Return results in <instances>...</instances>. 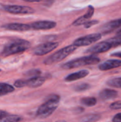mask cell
<instances>
[{
	"instance_id": "1",
	"label": "cell",
	"mask_w": 121,
	"mask_h": 122,
	"mask_svg": "<svg viewBox=\"0 0 121 122\" xmlns=\"http://www.w3.org/2000/svg\"><path fill=\"white\" fill-rule=\"evenodd\" d=\"M31 46V43L25 39H16L11 41L3 48L1 55L2 56H9L19 53H22Z\"/></svg>"
},
{
	"instance_id": "2",
	"label": "cell",
	"mask_w": 121,
	"mask_h": 122,
	"mask_svg": "<svg viewBox=\"0 0 121 122\" xmlns=\"http://www.w3.org/2000/svg\"><path fill=\"white\" fill-rule=\"evenodd\" d=\"M60 102V97L52 94L48 97L45 103L41 104L37 109L36 115L41 119H45L51 116L57 109Z\"/></svg>"
},
{
	"instance_id": "3",
	"label": "cell",
	"mask_w": 121,
	"mask_h": 122,
	"mask_svg": "<svg viewBox=\"0 0 121 122\" xmlns=\"http://www.w3.org/2000/svg\"><path fill=\"white\" fill-rule=\"evenodd\" d=\"M100 59L95 56H87L80 58H77L69 61L61 65V67L65 69H71L74 68H78L81 66L93 65L100 62Z\"/></svg>"
},
{
	"instance_id": "4",
	"label": "cell",
	"mask_w": 121,
	"mask_h": 122,
	"mask_svg": "<svg viewBox=\"0 0 121 122\" xmlns=\"http://www.w3.org/2000/svg\"><path fill=\"white\" fill-rule=\"evenodd\" d=\"M76 49V47L73 45H69L64 48L59 49L58 51L53 53L52 55L48 56L44 61V64L46 65H51L54 63L60 62L64 59H66L68 56H69L73 51Z\"/></svg>"
},
{
	"instance_id": "5",
	"label": "cell",
	"mask_w": 121,
	"mask_h": 122,
	"mask_svg": "<svg viewBox=\"0 0 121 122\" xmlns=\"http://www.w3.org/2000/svg\"><path fill=\"white\" fill-rule=\"evenodd\" d=\"M2 9L12 14H32L35 12L33 8L22 5H6Z\"/></svg>"
},
{
	"instance_id": "6",
	"label": "cell",
	"mask_w": 121,
	"mask_h": 122,
	"mask_svg": "<svg viewBox=\"0 0 121 122\" xmlns=\"http://www.w3.org/2000/svg\"><path fill=\"white\" fill-rule=\"evenodd\" d=\"M102 37V35L101 34H91L87 36H84L82 37H80L77 39H76L73 41V46L76 47H79V46H86L91 45L98 40H100Z\"/></svg>"
},
{
	"instance_id": "7",
	"label": "cell",
	"mask_w": 121,
	"mask_h": 122,
	"mask_svg": "<svg viewBox=\"0 0 121 122\" xmlns=\"http://www.w3.org/2000/svg\"><path fill=\"white\" fill-rule=\"evenodd\" d=\"M58 46V42H46L37 46L34 49V54L36 56H44L56 49Z\"/></svg>"
},
{
	"instance_id": "8",
	"label": "cell",
	"mask_w": 121,
	"mask_h": 122,
	"mask_svg": "<svg viewBox=\"0 0 121 122\" xmlns=\"http://www.w3.org/2000/svg\"><path fill=\"white\" fill-rule=\"evenodd\" d=\"M112 46L111 44L107 41H101L90 48H88L86 50L87 53H91V54H99V53H103L108 51L109 49H111Z\"/></svg>"
},
{
	"instance_id": "9",
	"label": "cell",
	"mask_w": 121,
	"mask_h": 122,
	"mask_svg": "<svg viewBox=\"0 0 121 122\" xmlns=\"http://www.w3.org/2000/svg\"><path fill=\"white\" fill-rule=\"evenodd\" d=\"M31 28L35 30H48L56 26V23L53 21L41 20L35 21L30 24Z\"/></svg>"
},
{
	"instance_id": "10",
	"label": "cell",
	"mask_w": 121,
	"mask_h": 122,
	"mask_svg": "<svg viewBox=\"0 0 121 122\" xmlns=\"http://www.w3.org/2000/svg\"><path fill=\"white\" fill-rule=\"evenodd\" d=\"M1 28L13 31H29L31 28L29 24H21V23H9L1 25Z\"/></svg>"
},
{
	"instance_id": "11",
	"label": "cell",
	"mask_w": 121,
	"mask_h": 122,
	"mask_svg": "<svg viewBox=\"0 0 121 122\" xmlns=\"http://www.w3.org/2000/svg\"><path fill=\"white\" fill-rule=\"evenodd\" d=\"M94 14V7L91 5L88 6V11L86 12V14H85L84 15L80 16L79 18H78L76 20H75L73 22V26H81V25H84L89 19H91L92 17V16Z\"/></svg>"
},
{
	"instance_id": "12",
	"label": "cell",
	"mask_w": 121,
	"mask_h": 122,
	"mask_svg": "<svg viewBox=\"0 0 121 122\" xmlns=\"http://www.w3.org/2000/svg\"><path fill=\"white\" fill-rule=\"evenodd\" d=\"M121 66V60L119 59H108L98 66L101 71H108Z\"/></svg>"
},
{
	"instance_id": "13",
	"label": "cell",
	"mask_w": 121,
	"mask_h": 122,
	"mask_svg": "<svg viewBox=\"0 0 121 122\" xmlns=\"http://www.w3.org/2000/svg\"><path fill=\"white\" fill-rule=\"evenodd\" d=\"M89 74V71L87 69H83L74 73H72L69 75H68L67 76L65 77L64 80L67 82H71V81H74L81 79H83L86 76H87Z\"/></svg>"
},
{
	"instance_id": "14",
	"label": "cell",
	"mask_w": 121,
	"mask_h": 122,
	"mask_svg": "<svg viewBox=\"0 0 121 122\" xmlns=\"http://www.w3.org/2000/svg\"><path fill=\"white\" fill-rule=\"evenodd\" d=\"M46 81V79L43 76H36L30 78L27 80H26V86H29L30 88H38L42 86L44 82Z\"/></svg>"
},
{
	"instance_id": "15",
	"label": "cell",
	"mask_w": 121,
	"mask_h": 122,
	"mask_svg": "<svg viewBox=\"0 0 121 122\" xmlns=\"http://www.w3.org/2000/svg\"><path fill=\"white\" fill-rule=\"evenodd\" d=\"M118 93L117 91L113 89H105L102 90L100 94L99 97L102 100L107 101V100H111L117 97Z\"/></svg>"
},
{
	"instance_id": "16",
	"label": "cell",
	"mask_w": 121,
	"mask_h": 122,
	"mask_svg": "<svg viewBox=\"0 0 121 122\" xmlns=\"http://www.w3.org/2000/svg\"><path fill=\"white\" fill-rule=\"evenodd\" d=\"M121 26V19H116L113 21H111L110 22H108L106 25H104L103 28V31L108 32V31H111L112 30L118 28Z\"/></svg>"
},
{
	"instance_id": "17",
	"label": "cell",
	"mask_w": 121,
	"mask_h": 122,
	"mask_svg": "<svg viewBox=\"0 0 121 122\" xmlns=\"http://www.w3.org/2000/svg\"><path fill=\"white\" fill-rule=\"evenodd\" d=\"M14 91V86L6 83H0V97L12 93Z\"/></svg>"
},
{
	"instance_id": "18",
	"label": "cell",
	"mask_w": 121,
	"mask_h": 122,
	"mask_svg": "<svg viewBox=\"0 0 121 122\" xmlns=\"http://www.w3.org/2000/svg\"><path fill=\"white\" fill-rule=\"evenodd\" d=\"M101 117L97 114H89L81 117L79 122H96L101 119Z\"/></svg>"
},
{
	"instance_id": "19",
	"label": "cell",
	"mask_w": 121,
	"mask_h": 122,
	"mask_svg": "<svg viewBox=\"0 0 121 122\" xmlns=\"http://www.w3.org/2000/svg\"><path fill=\"white\" fill-rule=\"evenodd\" d=\"M22 120L23 117L19 115L9 114L2 119H0V122H21Z\"/></svg>"
},
{
	"instance_id": "20",
	"label": "cell",
	"mask_w": 121,
	"mask_h": 122,
	"mask_svg": "<svg viewBox=\"0 0 121 122\" xmlns=\"http://www.w3.org/2000/svg\"><path fill=\"white\" fill-rule=\"evenodd\" d=\"M81 104L86 107H93L97 104V99L95 97H85L81 99Z\"/></svg>"
},
{
	"instance_id": "21",
	"label": "cell",
	"mask_w": 121,
	"mask_h": 122,
	"mask_svg": "<svg viewBox=\"0 0 121 122\" xmlns=\"http://www.w3.org/2000/svg\"><path fill=\"white\" fill-rule=\"evenodd\" d=\"M106 84L110 86L121 89V77H117V78L111 79L108 80L106 82Z\"/></svg>"
},
{
	"instance_id": "22",
	"label": "cell",
	"mask_w": 121,
	"mask_h": 122,
	"mask_svg": "<svg viewBox=\"0 0 121 122\" xmlns=\"http://www.w3.org/2000/svg\"><path fill=\"white\" fill-rule=\"evenodd\" d=\"M89 89H91V85L86 83H81L79 84L78 85H76L73 89L74 91L77 92H84L86 90H88Z\"/></svg>"
},
{
	"instance_id": "23",
	"label": "cell",
	"mask_w": 121,
	"mask_h": 122,
	"mask_svg": "<svg viewBox=\"0 0 121 122\" xmlns=\"http://www.w3.org/2000/svg\"><path fill=\"white\" fill-rule=\"evenodd\" d=\"M111 45L112 46V47H116L118 46L121 45V36H116L113 38H111L110 39H108V41Z\"/></svg>"
},
{
	"instance_id": "24",
	"label": "cell",
	"mask_w": 121,
	"mask_h": 122,
	"mask_svg": "<svg viewBox=\"0 0 121 122\" xmlns=\"http://www.w3.org/2000/svg\"><path fill=\"white\" fill-rule=\"evenodd\" d=\"M41 70L37 69H31L30 71H27L25 75L28 76H31V78H33V77L39 76V74H41Z\"/></svg>"
},
{
	"instance_id": "25",
	"label": "cell",
	"mask_w": 121,
	"mask_h": 122,
	"mask_svg": "<svg viewBox=\"0 0 121 122\" xmlns=\"http://www.w3.org/2000/svg\"><path fill=\"white\" fill-rule=\"evenodd\" d=\"M14 86L16 88H22V87H25V86H26V80L18 79V80H16V81H14Z\"/></svg>"
},
{
	"instance_id": "26",
	"label": "cell",
	"mask_w": 121,
	"mask_h": 122,
	"mask_svg": "<svg viewBox=\"0 0 121 122\" xmlns=\"http://www.w3.org/2000/svg\"><path fill=\"white\" fill-rule=\"evenodd\" d=\"M110 109L112 110H118L121 109V101H117L112 103L110 105Z\"/></svg>"
},
{
	"instance_id": "27",
	"label": "cell",
	"mask_w": 121,
	"mask_h": 122,
	"mask_svg": "<svg viewBox=\"0 0 121 122\" xmlns=\"http://www.w3.org/2000/svg\"><path fill=\"white\" fill-rule=\"evenodd\" d=\"M98 22H99V21H98V20H91V21H87V22L83 25V26H84L86 29H88V28H91V26H94V25L97 24Z\"/></svg>"
},
{
	"instance_id": "28",
	"label": "cell",
	"mask_w": 121,
	"mask_h": 122,
	"mask_svg": "<svg viewBox=\"0 0 121 122\" xmlns=\"http://www.w3.org/2000/svg\"><path fill=\"white\" fill-rule=\"evenodd\" d=\"M113 122H121V113H118L117 114H116L113 119H112Z\"/></svg>"
},
{
	"instance_id": "29",
	"label": "cell",
	"mask_w": 121,
	"mask_h": 122,
	"mask_svg": "<svg viewBox=\"0 0 121 122\" xmlns=\"http://www.w3.org/2000/svg\"><path fill=\"white\" fill-rule=\"evenodd\" d=\"M9 114L5 111H3V110H0V119H2L3 118L6 117V116H8Z\"/></svg>"
},
{
	"instance_id": "30",
	"label": "cell",
	"mask_w": 121,
	"mask_h": 122,
	"mask_svg": "<svg viewBox=\"0 0 121 122\" xmlns=\"http://www.w3.org/2000/svg\"><path fill=\"white\" fill-rule=\"evenodd\" d=\"M111 56H116V57H120L121 58V51H118V52H116V53H113L111 54Z\"/></svg>"
},
{
	"instance_id": "31",
	"label": "cell",
	"mask_w": 121,
	"mask_h": 122,
	"mask_svg": "<svg viewBox=\"0 0 121 122\" xmlns=\"http://www.w3.org/2000/svg\"><path fill=\"white\" fill-rule=\"evenodd\" d=\"M117 34H118V36H121V29H120L119 31H118Z\"/></svg>"
},
{
	"instance_id": "32",
	"label": "cell",
	"mask_w": 121,
	"mask_h": 122,
	"mask_svg": "<svg viewBox=\"0 0 121 122\" xmlns=\"http://www.w3.org/2000/svg\"><path fill=\"white\" fill-rule=\"evenodd\" d=\"M56 122H66L65 120H58V121H56Z\"/></svg>"
},
{
	"instance_id": "33",
	"label": "cell",
	"mask_w": 121,
	"mask_h": 122,
	"mask_svg": "<svg viewBox=\"0 0 121 122\" xmlns=\"http://www.w3.org/2000/svg\"><path fill=\"white\" fill-rule=\"evenodd\" d=\"M3 5H1V4H0V8H1V9H3Z\"/></svg>"
},
{
	"instance_id": "34",
	"label": "cell",
	"mask_w": 121,
	"mask_h": 122,
	"mask_svg": "<svg viewBox=\"0 0 121 122\" xmlns=\"http://www.w3.org/2000/svg\"><path fill=\"white\" fill-rule=\"evenodd\" d=\"M1 69H0V72H1Z\"/></svg>"
},
{
	"instance_id": "35",
	"label": "cell",
	"mask_w": 121,
	"mask_h": 122,
	"mask_svg": "<svg viewBox=\"0 0 121 122\" xmlns=\"http://www.w3.org/2000/svg\"><path fill=\"white\" fill-rule=\"evenodd\" d=\"M0 61H1V59H0Z\"/></svg>"
}]
</instances>
